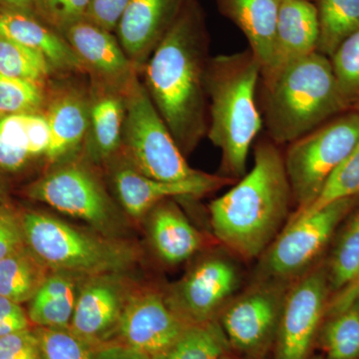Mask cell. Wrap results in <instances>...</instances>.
<instances>
[{"mask_svg": "<svg viewBox=\"0 0 359 359\" xmlns=\"http://www.w3.org/2000/svg\"><path fill=\"white\" fill-rule=\"evenodd\" d=\"M210 59L204 14L193 0L141 71L151 100L185 156L207 136Z\"/></svg>", "mask_w": 359, "mask_h": 359, "instance_id": "6da1fadb", "label": "cell"}, {"mask_svg": "<svg viewBox=\"0 0 359 359\" xmlns=\"http://www.w3.org/2000/svg\"><path fill=\"white\" fill-rule=\"evenodd\" d=\"M292 203L283 154L273 141L259 142L252 169L210 204L212 231L233 254L255 259L289 221Z\"/></svg>", "mask_w": 359, "mask_h": 359, "instance_id": "7a4b0ae2", "label": "cell"}, {"mask_svg": "<svg viewBox=\"0 0 359 359\" xmlns=\"http://www.w3.org/2000/svg\"><path fill=\"white\" fill-rule=\"evenodd\" d=\"M261 74L262 66L250 49L211 57L208 65L207 137L221 150L222 176L236 181L247 173L250 148L263 128L257 101Z\"/></svg>", "mask_w": 359, "mask_h": 359, "instance_id": "3957f363", "label": "cell"}, {"mask_svg": "<svg viewBox=\"0 0 359 359\" xmlns=\"http://www.w3.org/2000/svg\"><path fill=\"white\" fill-rule=\"evenodd\" d=\"M259 82L264 125L276 145L292 143L349 110L330 58L318 51Z\"/></svg>", "mask_w": 359, "mask_h": 359, "instance_id": "277c9868", "label": "cell"}, {"mask_svg": "<svg viewBox=\"0 0 359 359\" xmlns=\"http://www.w3.org/2000/svg\"><path fill=\"white\" fill-rule=\"evenodd\" d=\"M26 245L51 271L78 278L121 273L136 261L125 243L71 226L47 212H22Z\"/></svg>", "mask_w": 359, "mask_h": 359, "instance_id": "5b68a950", "label": "cell"}, {"mask_svg": "<svg viewBox=\"0 0 359 359\" xmlns=\"http://www.w3.org/2000/svg\"><path fill=\"white\" fill-rule=\"evenodd\" d=\"M123 94L121 149L130 164L141 174L159 181H181L199 173L189 166L138 75Z\"/></svg>", "mask_w": 359, "mask_h": 359, "instance_id": "8992f818", "label": "cell"}, {"mask_svg": "<svg viewBox=\"0 0 359 359\" xmlns=\"http://www.w3.org/2000/svg\"><path fill=\"white\" fill-rule=\"evenodd\" d=\"M359 143V113L348 110L289 144L283 155L299 214L318 199L337 168Z\"/></svg>", "mask_w": 359, "mask_h": 359, "instance_id": "52a82bcc", "label": "cell"}, {"mask_svg": "<svg viewBox=\"0 0 359 359\" xmlns=\"http://www.w3.org/2000/svg\"><path fill=\"white\" fill-rule=\"evenodd\" d=\"M26 196L58 212L82 219L111 237L120 223L119 211L96 174L82 163L56 165L26 188Z\"/></svg>", "mask_w": 359, "mask_h": 359, "instance_id": "ba28073f", "label": "cell"}, {"mask_svg": "<svg viewBox=\"0 0 359 359\" xmlns=\"http://www.w3.org/2000/svg\"><path fill=\"white\" fill-rule=\"evenodd\" d=\"M358 203L359 196L335 201L309 216L287 222L283 233L264 250L259 268L261 283L283 285L301 276Z\"/></svg>", "mask_w": 359, "mask_h": 359, "instance_id": "9c48e42d", "label": "cell"}, {"mask_svg": "<svg viewBox=\"0 0 359 359\" xmlns=\"http://www.w3.org/2000/svg\"><path fill=\"white\" fill-rule=\"evenodd\" d=\"M283 285L261 283L229 302L218 321L231 353L244 359H264L273 348L282 316Z\"/></svg>", "mask_w": 359, "mask_h": 359, "instance_id": "30bf717a", "label": "cell"}, {"mask_svg": "<svg viewBox=\"0 0 359 359\" xmlns=\"http://www.w3.org/2000/svg\"><path fill=\"white\" fill-rule=\"evenodd\" d=\"M327 269H316L285 294L273 342V359H311L325 318L330 294Z\"/></svg>", "mask_w": 359, "mask_h": 359, "instance_id": "8fae6325", "label": "cell"}, {"mask_svg": "<svg viewBox=\"0 0 359 359\" xmlns=\"http://www.w3.org/2000/svg\"><path fill=\"white\" fill-rule=\"evenodd\" d=\"M240 280L238 268L230 259L208 257L177 283L167 302L186 325L218 320Z\"/></svg>", "mask_w": 359, "mask_h": 359, "instance_id": "7c38bea8", "label": "cell"}, {"mask_svg": "<svg viewBox=\"0 0 359 359\" xmlns=\"http://www.w3.org/2000/svg\"><path fill=\"white\" fill-rule=\"evenodd\" d=\"M113 167L112 184L117 199L123 210L135 219L145 216L163 201L202 197L237 182L201 171L181 181H159L137 171L125 157Z\"/></svg>", "mask_w": 359, "mask_h": 359, "instance_id": "4fadbf2b", "label": "cell"}, {"mask_svg": "<svg viewBox=\"0 0 359 359\" xmlns=\"http://www.w3.org/2000/svg\"><path fill=\"white\" fill-rule=\"evenodd\" d=\"M156 292L130 295L115 337L117 344L154 358L169 348L188 327Z\"/></svg>", "mask_w": 359, "mask_h": 359, "instance_id": "5bb4252c", "label": "cell"}, {"mask_svg": "<svg viewBox=\"0 0 359 359\" xmlns=\"http://www.w3.org/2000/svg\"><path fill=\"white\" fill-rule=\"evenodd\" d=\"M95 86L124 92L139 74L113 32L84 18L61 33Z\"/></svg>", "mask_w": 359, "mask_h": 359, "instance_id": "9a60e30c", "label": "cell"}, {"mask_svg": "<svg viewBox=\"0 0 359 359\" xmlns=\"http://www.w3.org/2000/svg\"><path fill=\"white\" fill-rule=\"evenodd\" d=\"M78 292L70 330L94 348L108 344L130 295L120 273L87 278Z\"/></svg>", "mask_w": 359, "mask_h": 359, "instance_id": "2e32d148", "label": "cell"}, {"mask_svg": "<svg viewBox=\"0 0 359 359\" xmlns=\"http://www.w3.org/2000/svg\"><path fill=\"white\" fill-rule=\"evenodd\" d=\"M192 1L131 0L115 33L139 72Z\"/></svg>", "mask_w": 359, "mask_h": 359, "instance_id": "e0dca14e", "label": "cell"}, {"mask_svg": "<svg viewBox=\"0 0 359 359\" xmlns=\"http://www.w3.org/2000/svg\"><path fill=\"white\" fill-rule=\"evenodd\" d=\"M318 11L313 2L282 0L276 22L273 55L261 74L268 81L285 67L318 50Z\"/></svg>", "mask_w": 359, "mask_h": 359, "instance_id": "ac0fdd59", "label": "cell"}, {"mask_svg": "<svg viewBox=\"0 0 359 359\" xmlns=\"http://www.w3.org/2000/svg\"><path fill=\"white\" fill-rule=\"evenodd\" d=\"M91 93L69 87L53 94L46 107L50 146L46 159L52 164L69 161L84 147L89 129Z\"/></svg>", "mask_w": 359, "mask_h": 359, "instance_id": "d6986e66", "label": "cell"}, {"mask_svg": "<svg viewBox=\"0 0 359 359\" xmlns=\"http://www.w3.org/2000/svg\"><path fill=\"white\" fill-rule=\"evenodd\" d=\"M0 35L39 52L52 71L86 72L62 34L36 16L0 6Z\"/></svg>", "mask_w": 359, "mask_h": 359, "instance_id": "ffe728a7", "label": "cell"}, {"mask_svg": "<svg viewBox=\"0 0 359 359\" xmlns=\"http://www.w3.org/2000/svg\"><path fill=\"white\" fill-rule=\"evenodd\" d=\"M50 129L44 113L0 118V169L22 171L32 160L46 158Z\"/></svg>", "mask_w": 359, "mask_h": 359, "instance_id": "44dd1931", "label": "cell"}, {"mask_svg": "<svg viewBox=\"0 0 359 359\" xmlns=\"http://www.w3.org/2000/svg\"><path fill=\"white\" fill-rule=\"evenodd\" d=\"M125 100L123 92L95 86L91 92L85 154L94 163L109 162L121 150Z\"/></svg>", "mask_w": 359, "mask_h": 359, "instance_id": "7402d4cb", "label": "cell"}, {"mask_svg": "<svg viewBox=\"0 0 359 359\" xmlns=\"http://www.w3.org/2000/svg\"><path fill=\"white\" fill-rule=\"evenodd\" d=\"M171 200L163 201L148 212L149 231L160 259L167 264H178L201 250L203 238Z\"/></svg>", "mask_w": 359, "mask_h": 359, "instance_id": "603a6c76", "label": "cell"}, {"mask_svg": "<svg viewBox=\"0 0 359 359\" xmlns=\"http://www.w3.org/2000/svg\"><path fill=\"white\" fill-rule=\"evenodd\" d=\"M216 2L222 14L244 33L249 41L250 50L263 71L273 55L282 0H216Z\"/></svg>", "mask_w": 359, "mask_h": 359, "instance_id": "cb8c5ba5", "label": "cell"}, {"mask_svg": "<svg viewBox=\"0 0 359 359\" xmlns=\"http://www.w3.org/2000/svg\"><path fill=\"white\" fill-rule=\"evenodd\" d=\"M78 278L52 271L28 302L30 323L39 327L69 328L77 301Z\"/></svg>", "mask_w": 359, "mask_h": 359, "instance_id": "d4e9b609", "label": "cell"}, {"mask_svg": "<svg viewBox=\"0 0 359 359\" xmlns=\"http://www.w3.org/2000/svg\"><path fill=\"white\" fill-rule=\"evenodd\" d=\"M51 273L25 245L0 259V295L18 304L29 302Z\"/></svg>", "mask_w": 359, "mask_h": 359, "instance_id": "484cf974", "label": "cell"}, {"mask_svg": "<svg viewBox=\"0 0 359 359\" xmlns=\"http://www.w3.org/2000/svg\"><path fill=\"white\" fill-rule=\"evenodd\" d=\"M318 52L332 57L339 45L359 29V0H318Z\"/></svg>", "mask_w": 359, "mask_h": 359, "instance_id": "4316f807", "label": "cell"}, {"mask_svg": "<svg viewBox=\"0 0 359 359\" xmlns=\"http://www.w3.org/2000/svg\"><path fill=\"white\" fill-rule=\"evenodd\" d=\"M316 348L325 359H359V302L325 316Z\"/></svg>", "mask_w": 359, "mask_h": 359, "instance_id": "83f0119b", "label": "cell"}, {"mask_svg": "<svg viewBox=\"0 0 359 359\" xmlns=\"http://www.w3.org/2000/svg\"><path fill=\"white\" fill-rule=\"evenodd\" d=\"M231 351L218 320L189 325L169 348L152 359H219Z\"/></svg>", "mask_w": 359, "mask_h": 359, "instance_id": "f1b7e54d", "label": "cell"}, {"mask_svg": "<svg viewBox=\"0 0 359 359\" xmlns=\"http://www.w3.org/2000/svg\"><path fill=\"white\" fill-rule=\"evenodd\" d=\"M359 271V207L351 212V218L340 235L328 266L327 278L330 292H339L353 282Z\"/></svg>", "mask_w": 359, "mask_h": 359, "instance_id": "f546056e", "label": "cell"}, {"mask_svg": "<svg viewBox=\"0 0 359 359\" xmlns=\"http://www.w3.org/2000/svg\"><path fill=\"white\" fill-rule=\"evenodd\" d=\"M51 71L39 52L0 35V74L44 86Z\"/></svg>", "mask_w": 359, "mask_h": 359, "instance_id": "4dcf8cb0", "label": "cell"}, {"mask_svg": "<svg viewBox=\"0 0 359 359\" xmlns=\"http://www.w3.org/2000/svg\"><path fill=\"white\" fill-rule=\"evenodd\" d=\"M359 196V143L330 177L318 199L299 214L292 215L289 221L309 216L335 201Z\"/></svg>", "mask_w": 359, "mask_h": 359, "instance_id": "1f68e13d", "label": "cell"}, {"mask_svg": "<svg viewBox=\"0 0 359 359\" xmlns=\"http://www.w3.org/2000/svg\"><path fill=\"white\" fill-rule=\"evenodd\" d=\"M330 61L340 96L351 110L359 98V29L339 45Z\"/></svg>", "mask_w": 359, "mask_h": 359, "instance_id": "d6a6232c", "label": "cell"}, {"mask_svg": "<svg viewBox=\"0 0 359 359\" xmlns=\"http://www.w3.org/2000/svg\"><path fill=\"white\" fill-rule=\"evenodd\" d=\"M44 86L0 74V118L41 113L45 104Z\"/></svg>", "mask_w": 359, "mask_h": 359, "instance_id": "836d02e7", "label": "cell"}, {"mask_svg": "<svg viewBox=\"0 0 359 359\" xmlns=\"http://www.w3.org/2000/svg\"><path fill=\"white\" fill-rule=\"evenodd\" d=\"M43 359H95V348L70 328H33Z\"/></svg>", "mask_w": 359, "mask_h": 359, "instance_id": "e575fe53", "label": "cell"}, {"mask_svg": "<svg viewBox=\"0 0 359 359\" xmlns=\"http://www.w3.org/2000/svg\"><path fill=\"white\" fill-rule=\"evenodd\" d=\"M91 0H40L37 18L59 33L84 20Z\"/></svg>", "mask_w": 359, "mask_h": 359, "instance_id": "d590c367", "label": "cell"}, {"mask_svg": "<svg viewBox=\"0 0 359 359\" xmlns=\"http://www.w3.org/2000/svg\"><path fill=\"white\" fill-rule=\"evenodd\" d=\"M26 245L22 212L6 203L0 205V259Z\"/></svg>", "mask_w": 359, "mask_h": 359, "instance_id": "8d00e7d4", "label": "cell"}, {"mask_svg": "<svg viewBox=\"0 0 359 359\" xmlns=\"http://www.w3.org/2000/svg\"><path fill=\"white\" fill-rule=\"evenodd\" d=\"M0 359H43L33 328L0 337Z\"/></svg>", "mask_w": 359, "mask_h": 359, "instance_id": "74e56055", "label": "cell"}, {"mask_svg": "<svg viewBox=\"0 0 359 359\" xmlns=\"http://www.w3.org/2000/svg\"><path fill=\"white\" fill-rule=\"evenodd\" d=\"M131 0H91L87 20L114 33Z\"/></svg>", "mask_w": 359, "mask_h": 359, "instance_id": "f35d334b", "label": "cell"}, {"mask_svg": "<svg viewBox=\"0 0 359 359\" xmlns=\"http://www.w3.org/2000/svg\"><path fill=\"white\" fill-rule=\"evenodd\" d=\"M358 302H359V271L353 282L349 283L339 292H335L334 297L328 301L325 316L340 313Z\"/></svg>", "mask_w": 359, "mask_h": 359, "instance_id": "ab89813d", "label": "cell"}, {"mask_svg": "<svg viewBox=\"0 0 359 359\" xmlns=\"http://www.w3.org/2000/svg\"><path fill=\"white\" fill-rule=\"evenodd\" d=\"M95 359H152L147 354L122 344H106L95 348Z\"/></svg>", "mask_w": 359, "mask_h": 359, "instance_id": "60d3db41", "label": "cell"}, {"mask_svg": "<svg viewBox=\"0 0 359 359\" xmlns=\"http://www.w3.org/2000/svg\"><path fill=\"white\" fill-rule=\"evenodd\" d=\"M40 0H0V6L36 16Z\"/></svg>", "mask_w": 359, "mask_h": 359, "instance_id": "b9f144b4", "label": "cell"}, {"mask_svg": "<svg viewBox=\"0 0 359 359\" xmlns=\"http://www.w3.org/2000/svg\"><path fill=\"white\" fill-rule=\"evenodd\" d=\"M26 311L21 304H16L0 295V321L7 318H15V316H26Z\"/></svg>", "mask_w": 359, "mask_h": 359, "instance_id": "7bdbcfd3", "label": "cell"}, {"mask_svg": "<svg viewBox=\"0 0 359 359\" xmlns=\"http://www.w3.org/2000/svg\"><path fill=\"white\" fill-rule=\"evenodd\" d=\"M6 203V188L4 180L0 177V205Z\"/></svg>", "mask_w": 359, "mask_h": 359, "instance_id": "ee69618b", "label": "cell"}, {"mask_svg": "<svg viewBox=\"0 0 359 359\" xmlns=\"http://www.w3.org/2000/svg\"><path fill=\"white\" fill-rule=\"evenodd\" d=\"M219 359H244L243 358H241V356L237 355V354L231 353V351H229V353H226V354H224L223 356H222Z\"/></svg>", "mask_w": 359, "mask_h": 359, "instance_id": "f6af8a7d", "label": "cell"}, {"mask_svg": "<svg viewBox=\"0 0 359 359\" xmlns=\"http://www.w3.org/2000/svg\"><path fill=\"white\" fill-rule=\"evenodd\" d=\"M351 110L356 111V112L359 113V98L358 99V101L353 104Z\"/></svg>", "mask_w": 359, "mask_h": 359, "instance_id": "bcb514c9", "label": "cell"}, {"mask_svg": "<svg viewBox=\"0 0 359 359\" xmlns=\"http://www.w3.org/2000/svg\"><path fill=\"white\" fill-rule=\"evenodd\" d=\"M311 359H325V356L323 355V354H316V355L311 356Z\"/></svg>", "mask_w": 359, "mask_h": 359, "instance_id": "7dc6e473", "label": "cell"}, {"mask_svg": "<svg viewBox=\"0 0 359 359\" xmlns=\"http://www.w3.org/2000/svg\"><path fill=\"white\" fill-rule=\"evenodd\" d=\"M306 1L316 2V1H318V0H306Z\"/></svg>", "mask_w": 359, "mask_h": 359, "instance_id": "c3c4849f", "label": "cell"}, {"mask_svg": "<svg viewBox=\"0 0 359 359\" xmlns=\"http://www.w3.org/2000/svg\"><path fill=\"white\" fill-rule=\"evenodd\" d=\"M264 359H266V358H264Z\"/></svg>", "mask_w": 359, "mask_h": 359, "instance_id": "681fc988", "label": "cell"}]
</instances>
